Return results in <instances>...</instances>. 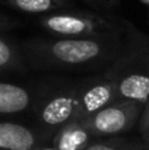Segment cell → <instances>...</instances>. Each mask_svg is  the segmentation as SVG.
I'll use <instances>...</instances> for the list:
<instances>
[{"label":"cell","mask_w":149,"mask_h":150,"mask_svg":"<svg viewBox=\"0 0 149 150\" xmlns=\"http://www.w3.org/2000/svg\"><path fill=\"white\" fill-rule=\"evenodd\" d=\"M10 26H13V21L9 19V18H6V16H1V15H0V29H7V28H10Z\"/></svg>","instance_id":"obj_14"},{"label":"cell","mask_w":149,"mask_h":150,"mask_svg":"<svg viewBox=\"0 0 149 150\" xmlns=\"http://www.w3.org/2000/svg\"><path fill=\"white\" fill-rule=\"evenodd\" d=\"M145 105L130 99H117L83 120V125L92 137L115 136L130 131L139 124Z\"/></svg>","instance_id":"obj_5"},{"label":"cell","mask_w":149,"mask_h":150,"mask_svg":"<svg viewBox=\"0 0 149 150\" xmlns=\"http://www.w3.org/2000/svg\"><path fill=\"white\" fill-rule=\"evenodd\" d=\"M138 127H139V131H140L142 134L146 133L149 130V98H148V100H146V103H145V108H143V112H142V115H140V120H139Z\"/></svg>","instance_id":"obj_12"},{"label":"cell","mask_w":149,"mask_h":150,"mask_svg":"<svg viewBox=\"0 0 149 150\" xmlns=\"http://www.w3.org/2000/svg\"><path fill=\"white\" fill-rule=\"evenodd\" d=\"M108 71L115 85V100L145 105L149 98V35L126 23L123 50Z\"/></svg>","instance_id":"obj_3"},{"label":"cell","mask_w":149,"mask_h":150,"mask_svg":"<svg viewBox=\"0 0 149 150\" xmlns=\"http://www.w3.org/2000/svg\"><path fill=\"white\" fill-rule=\"evenodd\" d=\"M35 150H56V149H35Z\"/></svg>","instance_id":"obj_16"},{"label":"cell","mask_w":149,"mask_h":150,"mask_svg":"<svg viewBox=\"0 0 149 150\" xmlns=\"http://www.w3.org/2000/svg\"><path fill=\"white\" fill-rule=\"evenodd\" d=\"M24 58L19 50L6 38L0 37V73L24 70Z\"/></svg>","instance_id":"obj_10"},{"label":"cell","mask_w":149,"mask_h":150,"mask_svg":"<svg viewBox=\"0 0 149 150\" xmlns=\"http://www.w3.org/2000/svg\"><path fill=\"white\" fill-rule=\"evenodd\" d=\"M0 3L18 12L31 15H47L73 6L72 0H0Z\"/></svg>","instance_id":"obj_9"},{"label":"cell","mask_w":149,"mask_h":150,"mask_svg":"<svg viewBox=\"0 0 149 150\" xmlns=\"http://www.w3.org/2000/svg\"><path fill=\"white\" fill-rule=\"evenodd\" d=\"M91 134L82 121H72L60 127L53 139V149L56 150H85L89 144Z\"/></svg>","instance_id":"obj_7"},{"label":"cell","mask_w":149,"mask_h":150,"mask_svg":"<svg viewBox=\"0 0 149 150\" xmlns=\"http://www.w3.org/2000/svg\"><path fill=\"white\" fill-rule=\"evenodd\" d=\"M31 105V93L15 83L0 82V114L10 115L28 109Z\"/></svg>","instance_id":"obj_8"},{"label":"cell","mask_w":149,"mask_h":150,"mask_svg":"<svg viewBox=\"0 0 149 150\" xmlns=\"http://www.w3.org/2000/svg\"><path fill=\"white\" fill-rule=\"evenodd\" d=\"M113 100L115 85L107 69L48 95L38 108V118L46 128L57 131L67 122L86 120Z\"/></svg>","instance_id":"obj_2"},{"label":"cell","mask_w":149,"mask_h":150,"mask_svg":"<svg viewBox=\"0 0 149 150\" xmlns=\"http://www.w3.org/2000/svg\"><path fill=\"white\" fill-rule=\"evenodd\" d=\"M37 136L25 125L0 122V150H35Z\"/></svg>","instance_id":"obj_6"},{"label":"cell","mask_w":149,"mask_h":150,"mask_svg":"<svg viewBox=\"0 0 149 150\" xmlns=\"http://www.w3.org/2000/svg\"><path fill=\"white\" fill-rule=\"evenodd\" d=\"M81 1L91 4L94 7H98V9H110V7L117 6L120 0H81Z\"/></svg>","instance_id":"obj_13"},{"label":"cell","mask_w":149,"mask_h":150,"mask_svg":"<svg viewBox=\"0 0 149 150\" xmlns=\"http://www.w3.org/2000/svg\"><path fill=\"white\" fill-rule=\"evenodd\" d=\"M143 1H145V3H149V0H143Z\"/></svg>","instance_id":"obj_17"},{"label":"cell","mask_w":149,"mask_h":150,"mask_svg":"<svg viewBox=\"0 0 149 150\" xmlns=\"http://www.w3.org/2000/svg\"><path fill=\"white\" fill-rule=\"evenodd\" d=\"M85 150H142L139 144H127L121 142H95L89 143Z\"/></svg>","instance_id":"obj_11"},{"label":"cell","mask_w":149,"mask_h":150,"mask_svg":"<svg viewBox=\"0 0 149 150\" xmlns=\"http://www.w3.org/2000/svg\"><path fill=\"white\" fill-rule=\"evenodd\" d=\"M121 35L105 38H37L25 44L29 61L41 69L67 71H104L120 55Z\"/></svg>","instance_id":"obj_1"},{"label":"cell","mask_w":149,"mask_h":150,"mask_svg":"<svg viewBox=\"0 0 149 150\" xmlns=\"http://www.w3.org/2000/svg\"><path fill=\"white\" fill-rule=\"evenodd\" d=\"M142 136H143V144H145V149L149 150V130L146 131V133H143Z\"/></svg>","instance_id":"obj_15"},{"label":"cell","mask_w":149,"mask_h":150,"mask_svg":"<svg viewBox=\"0 0 149 150\" xmlns=\"http://www.w3.org/2000/svg\"><path fill=\"white\" fill-rule=\"evenodd\" d=\"M41 26L57 38H105L121 35L126 22L89 10H57L40 19Z\"/></svg>","instance_id":"obj_4"}]
</instances>
